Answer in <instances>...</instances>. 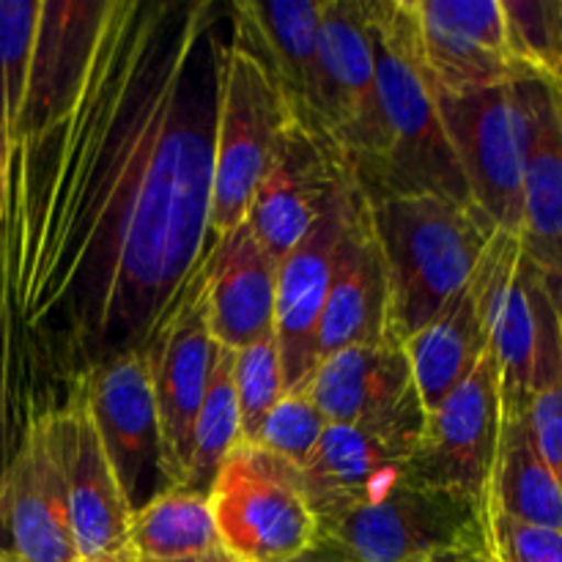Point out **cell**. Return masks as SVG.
<instances>
[{
  "label": "cell",
  "mask_w": 562,
  "mask_h": 562,
  "mask_svg": "<svg viewBox=\"0 0 562 562\" xmlns=\"http://www.w3.org/2000/svg\"><path fill=\"white\" fill-rule=\"evenodd\" d=\"M231 3L42 0L9 137L0 294L27 412L143 351L212 250Z\"/></svg>",
  "instance_id": "6da1fadb"
},
{
  "label": "cell",
  "mask_w": 562,
  "mask_h": 562,
  "mask_svg": "<svg viewBox=\"0 0 562 562\" xmlns=\"http://www.w3.org/2000/svg\"><path fill=\"white\" fill-rule=\"evenodd\" d=\"M382 154L357 190L366 201L398 195H448L470 201L439 97L417 53L409 0H368ZM472 203V201H470Z\"/></svg>",
  "instance_id": "7a4b0ae2"
},
{
  "label": "cell",
  "mask_w": 562,
  "mask_h": 562,
  "mask_svg": "<svg viewBox=\"0 0 562 562\" xmlns=\"http://www.w3.org/2000/svg\"><path fill=\"white\" fill-rule=\"evenodd\" d=\"M366 203L387 278V338L404 346L470 283L497 228L448 195Z\"/></svg>",
  "instance_id": "3957f363"
},
{
  "label": "cell",
  "mask_w": 562,
  "mask_h": 562,
  "mask_svg": "<svg viewBox=\"0 0 562 562\" xmlns=\"http://www.w3.org/2000/svg\"><path fill=\"white\" fill-rule=\"evenodd\" d=\"M472 283L481 300L488 349L497 360L505 417L527 415L538 384L562 362V300L558 278L521 252L516 236L488 241Z\"/></svg>",
  "instance_id": "277c9868"
},
{
  "label": "cell",
  "mask_w": 562,
  "mask_h": 562,
  "mask_svg": "<svg viewBox=\"0 0 562 562\" xmlns=\"http://www.w3.org/2000/svg\"><path fill=\"white\" fill-rule=\"evenodd\" d=\"M316 519V547L351 562H409L486 549V505L412 481Z\"/></svg>",
  "instance_id": "5b68a950"
},
{
  "label": "cell",
  "mask_w": 562,
  "mask_h": 562,
  "mask_svg": "<svg viewBox=\"0 0 562 562\" xmlns=\"http://www.w3.org/2000/svg\"><path fill=\"white\" fill-rule=\"evenodd\" d=\"M291 108L261 55L231 27L214 124L212 239L247 223Z\"/></svg>",
  "instance_id": "8992f818"
},
{
  "label": "cell",
  "mask_w": 562,
  "mask_h": 562,
  "mask_svg": "<svg viewBox=\"0 0 562 562\" xmlns=\"http://www.w3.org/2000/svg\"><path fill=\"white\" fill-rule=\"evenodd\" d=\"M209 508L234 562H291L318 541V519L300 470L258 445L239 442L220 467Z\"/></svg>",
  "instance_id": "52a82bcc"
},
{
  "label": "cell",
  "mask_w": 562,
  "mask_h": 562,
  "mask_svg": "<svg viewBox=\"0 0 562 562\" xmlns=\"http://www.w3.org/2000/svg\"><path fill=\"white\" fill-rule=\"evenodd\" d=\"M313 126L362 179L382 154V124L376 102V53H373L368 0H327L316 42V93Z\"/></svg>",
  "instance_id": "ba28073f"
},
{
  "label": "cell",
  "mask_w": 562,
  "mask_h": 562,
  "mask_svg": "<svg viewBox=\"0 0 562 562\" xmlns=\"http://www.w3.org/2000/svg\"><path fill=\"white\" fill-rule=\"evenodd\" d=\"M206 274L209 256L143 349L157 401L159 453L168 488H179L184 483L192 428L220 351L209 324Z\"/></svg>",
  "instance_id": "9c48e42d"
},
{
  "label": "cell",
  "mask_w": 562,
  "mask_h": 562,
  "mask_svg": "<svg viewBox=\"0 0 562 562\" xmlns=\"http://www.w3.org/2000/svg\"><path fill=\"white\" fill-rule=\"evenodd\" d=\"M445 130L472 206L519 239L527 157V113L519 82L459 99H439Z\"/></svg>",
  "instance_id": "30bf717a"
},
{
  "label": "cell",
  "mask_w": 562,
  "mask_h": 562,
  "mask_svg": "<svg viewBox=\"0 0 562 562\" xmlns=\"http://www.w3.org/2000/svg\"><path fill=\"white\" fill-rule=\"evenodd\" d=\"M499 434L503 390L497 360L488 349L475 371L426 415L406 481L486 505Z\"/></svg>",
  "instance_id": "8fae6325"
},
{
  "label": "cell",
  "mask_w": 562,
  "mask_h": 562,
  "mask_svg": "<svg viewBox=\"0 0 562 562\" xmlns=\"http://www.w3.org/2000/svg\"><path fill=\"white\" fill-rule=\"evenodd\" d=\"M42 420L64 477L77 558L93 560L124 549L132 510L93 423L82 382L75 384L58 406L44 412Z\"/></svg>",
  "instance_id": "7c38bea8"
},
{
  "label": "cell",
  "mask_w": 562,
  "mask_h": 562,
  "mask_svg": "<svg viewBox=\"0 0 562 562\" xmlns=\"http://www.w3.org/2000/svg\"><path fill=\"white\" fill-rule=\"evenodd\" d=\"M417 53L439 99L530 80L508 47L503 0H409Z\"/></svg>",
  "instance_id": "4fadbf2b"
},
{
  "label": "cell",
  "mask_w": 562,
  "mask_h": 562,
  "mask_svg": "<svg viewBox=\"0 0 562 562\" xmlns=\"http://www.w3.org/2000/svg\"><path fill=\"white\" fill-rule=\"evenodd\" d=\"M346 176L349 165L333 140L291 115L247 214V228L280 263L311 234Z\"/></svg>",
  "instance_id": "5bb4252c"
},
{
  "label": "cell",
  "mask_w": 562,
  "mask_h": 562,
  "mask_svg": "<svg viewBox=\"0 0 562 562\" xmlns=\"http://www.w3.org/2000/svg\"><path fill=\"white\" fill-rule=\"evenodd\" d=\"M357 190L351 173L329 198L327 209L311 234L278 263L274 285V340L283 362L285 393L300 390L316 368V333L333 285L340 241L349 228L357 206Z\"/></svg>",
  "instance_id": "9a60e30c"
},
{
  "label": "cell",
  "mask_w": 562,
  "mask_h": 562,
  "mask_svg": "<svg viewBox=\"0 0 562 562\" xmlns=\"http://www.w3.org/2000/svg\"><path fill=\"white\" fill-rule=\"evenodd\" d=\"M88 404L130 510L168 488L159 453V420L143 351H126L93 368L86 379Z\"/></svg>",
  "instance_id": "2e32d148"
},
{
  "label": "cell",
  "mask_w": 562,
  "mask_h": 562,
  "mask_svg": "<svg viewBox=\"0 0 562 562\" xmlns=\"http://www.w3.org/2000/svg\"><path fill=\"white\" fill-rule=\"evenodd\" d=\"M426 415L376 426H327L300 470L316 516L384 497L406 481Z\"/></svg>",
  "instance_id": "e0dca14e"
},
{
  "label": "cell",
  "mask_w": 562,
  "mask_h": 562,
  "mask_svg": "<svg viewBox=\"0 0 562 562\" xmlns=\"http://www.w3.org/2000/svg\"><path fill=\"white\" fill-rule=\"evenodd\" d=\"M69 499L42 415L22 431L0 477V562H75Z\"/></svg>",
  "instance_id": "ac0fdd59"
},
{
  "label": "cell",
  "mask_w": 562,
  "mask_h": 562,
  "mask_svg": "<svg viewBox=\"0 0 562 562\" xmlns=\"http://www.w3.org/2000/svg\"><path fill=\"white\" fill-rule=\"evenodd\" d=\"M300 390L318 406L329 426H376L426 415L404 346L390 338L324 357Z\"/></svg>",
  "instance_id": "d6986e66"
},
{
  "label": "cell",
  "mask_w": 562,
  "mask_h": 562,
  "mask_svg": "<svg viewBox=\"0 0 562 562\" xmlns=\"http://www.w3.org/2000/svg\"><path fill=\"white\" fill-rule=\"evenodd\" d=\"M519 91L527 113L519 245L541 272L562 278V113L541 77L519 80Z\"/></svg>",
  "instance_id": "ffe728a7"
},
{
  "label": "cell",
  "mask_w": 562,
  "mask_h": 562,
  "mask_svg": "<svg viewBox=\"0 0 562 562\" xmlns=\"http://www.w3.org/2000/svg\"><path fill=\"white\" fill-rule=\"evenodd\" d=\"M278 261L245 225L214 239L209 250L206 305L220 349L239 351L274 335Z\"/></svg>",
  "instance_id": "44dd1931"
},
{
  "label": "cell",
  "mask_w": 562,
  "mask_h": 562,
  "mask_svg": "<svg viewBox=\"0 0 562 562\" xmlns=\"http://www.w3.org/2000/svg\"><path fill=\"white\" fill-rule=\"evenodd\" d=\"M382 338H387V278L368 220V203L360 192L318 318L316 362L349 346Z\"/></svg>",
  "instance_id": "7402d4cb"
},
{
  "label": "cell",
  "mask_w": 562,
  "mask_h": 562,
  "mask_svg": "<svg viewBox=\"0 0 562 562\" xmlns=\"http://www.w3.org/2000/svg\"><path fill=\"white\" fill-rule=\"evenodd\" d=\"M324 3L327 0H278V3L236 0L231 3L234 33L261 55L294 119L307 126H313L316 42Z\"/></svg>",
  "instance_id": "603a6c76"
},
{
  "label": "cell",
  "mask_w": 562,
  "mask_h": 562,
  "mask_svg": "<svg viewBox=\"0 0 562 562\" xmlns=\"http://www.w3.org/2000/svg\"><path fill=\"white\" fill-rule=\"evenodd\" d=\"M412 382L423 412L437 409L439 401L459 387L488 351L486 324L475 283H467L431 322L404 344Z\"/></svg>",
  "instance_id": "cb8c5ba5"
},
{
  "label": "cell",
  "mask_w": 562,
  "mask_h": 562,
  "mask_svg": "<svg viewBox=\"0 0 562 562\" xmlns=\"http://www.w3.org/2000/svg\"><path fill=\"white\" fill-rule=\"evenodd\" d=\"M486 510L562 532V488L538 453L527 415L503 420Z\"/></svg>",
  "instance_id": "d4e9b609"
},
{
  "label": "cell",
  "mask_w": 562,
  "mask_h": 562,
  "mask_svg": "<svg viewBox=\"0 0 562 562\" xmlns=\"http://www.w3.org/2000/svg\"><path fill=\"white\" fill-rule=\"evenodd\" d=\"M126 549L137 562H190L217 552L209 497L190 488H165L130 516Z\"/></svg>",
  "instance_id": "484cf974"
},
{
  "label": "cell",
  "mask_w": 562,
  "mask_h": 562,
  "mask_svg": "<svg viewBox=\"0 0 562 562\" xmlns=\"http://www.w3.org/2000/svg\"><path fill=\"white\" fill-rule=\"evenodd\" d=\"M239 442L241 420L234 387V351L220 349L212 376H209L206 395L198 409L195 428H192L190 464H187L184 483L179 488L209 494L220 467Z\"/></svg>",
  "instance_id": "4316f807"
},
{
  "label": "cell",
  "mask_w": 562,
  "mask_h": 562,
  "mask_svg": "<svg viewBox=\"0 0 562 562\" xmlns=\"http://www.w3.org/2000/svg\"><path fill=\"white\" fill-rule=\"evenodd\" d=\"M42 0H0V124L9 137L20 124L36 55Z\"/></svg>",
  "instance_id": "83f0119b"
},
{
  "label": "cell",
  "mask_w": 562,
  "mask_h": 562,
  "mask_svg": "<svg viewBox=\"0 0 562 562\" xmlns=\"http://www.w3.org/2000/svg\"><path fill=\"white\" fill-rule=\"evenodd\" d=\"M508 47L530 77L562 71V0H503Z\"/></svg>",
  "instance_id": "f1b7e54d"
},
{
  "label": "cell",
  "mask_w": 562,
  "mask_h": 562,
  "mask_svg": "<svg viewBox=\"0 0 562 562\" xmlns=\"http://www.w3.org/2000/svg\"><path fill=\"white\" fill-rule=\"evenodd\" d=\"M234 387L236 404H239L241 442H256L263 417L285 395L283 362H280L274 335L234 351Z\"/></svg>",
  "instance_id": "f546056e"
},
{
  "label": "cell",
  "mask_w": 562,
  "mask_h": 562,
  "mask_svg": "<svg viewBox=\"0 0 562 562\" xmlns=\"http://www.w3.org/2000/svg\"><path fill=\"white\" fill-rule=\"evenodd\" d=\"M327 426V417L318 412V406L302 390H291L269 409L261 428H258L256 442L250 445H258L294 470H302Z\"/></svg>",
  "instance_id": "4dcf8cb0"
},
{
  "label": "cell",
  "mask_w": 562,
  "mask_h": 562,
  "mask_svg": "<svg viewBox=\"0 0 562 562\" xmlns=\"http://www.w3.org/2000/svg\"><path fill=\"white\" fill-rule=\"evenodd\" d=\"M488 562H562V532L486 510Z\"/></svg>",
  "instance_id": "1f68e13d"
},
{
  "label": "cell",
  "mask_w": 562,
  "mask_h": 562,
  "mask_svg": "<svg viewBox=\"0 0 562 562\" xmlns=\"http://www.w3.org/2000/svg\"><path fill=\"white\" fill-rule=\"evenodd\" d=\"M558 283L562 300L560 278ZM527 420H530L532 439H536L543 464L549 467L562 488V362L536 387L530 406H527Z\"/></svg>",
  "instance_id": "d6a6232c"
},
{
  "label": "cell",
  "mask_w": 562,
  "mask_h": 562,
  "mask_svg": "<svg viewBox=\"0 0 562 562\" xmlns=\"http://www.w3.org/2000/svg\"><path fill=\"white\" fill-rule=\"evenodd\" d=\"M5 170H9V132L0 124V214L5 206Z\"/></svg>",
  "instance_id": "836d02e7"
},
{
  "label": "cell",
  "mask_w": 562,
  "mask_h": 562,
  "mask_svg": "<svg viewBox=\"0 0 562 562\" xmlns=\"http://www.w3.org/2000/svg\"><path fill=\"white\" fill-rule=\"evenodd\" d=\"M291 562H351V560L340 558V554L329 552V549H324V547H313L311 552H305V554H302V558H296V560H291Z\"/></svg>",
  "instance_id": "e575fe53"
},
{
  "label": "cell",
  "mask_w": 562,
  "mask_h": 562,
  "mask_svg": "<svg viewBox=\"0 0 562 562\" xmlns=\"http://www.w3.org/2000/svg\"><path fill=\"white\" fill-rule=\"evenodd\" d=\"M82 562H137L135 554L130 552V549H119V552L113 554H102V558H93V560H82Z\"/></svg>",
  "instance_id": "d590c367"
},
{
  "label": "cell",
  "mask_w": 562,
  "mask_h": 562,
  "mask_svg": "<svg viewBox=\"0 0 562 562\" xmlns=\"http://www.w3.org/2000/svg\"><path fill=\"white\" fill-rule=\"evenodd\" d=\"M470 552H450V554H431V558H420V560H409V562H464V558Z\"/></svg>",
  "instance_id": "8d00e7d4"
},
{
  "label": "cell",
  "mask_w": 562,
  "mask_h": 562,
  "mask_svg": "<svg viewBox=\"0 0 562 562\" xmlns=\"http://www.w3.org/2000/svg\"><path fill=\"white\" fill-rule=\"evenodd\" d=\"M547 82L552 86L554 97H558V104H560V113H562V71H560V75H554L552 80H547Z\"/></svg>",
  "instance_id": "74e56055"
},
{
  "label": "cell",
  "mask_w": 562,
  "mask_h": 562,
  "mask_svg": "<svg viewBox=\"0 0 562 562\" xmlns=\"http://www.w3.org/2000/svg\"><path fill=\"white\" fill-rule=\"evenodd\" d=\"M201 562H231V558H228V554L223 552V549H217V552L206 554V558H203Z\"/></svg>",
  "instance_id": "f35d334b"
},
{
  "label": "cell",
  "mask_w": 562,
  "mask_h": 562,
  "mask_svg": "<svg viewBox=\"0 0 562 562\" xmlns=\"http://www.w3.org/2000/svg\"><path fill=\"white\" fill-rule=\"evenodd\" d=\"M464 562H488V558H486V549H483V552H470L464 558Z\"/></svg>",
  "instance_id": "ab89813d"
},
{
  "label": "cell",
  "mask_w": 562,
  "mask_h": 562,
  "mask_svg": "<svg viewBox=\"0 0 562 562\" xmlns=\"http://www.w3.org/2000/svg\"><path fill=\"white\" fill-rule=\"evenodd\" d=\"M190 562H201V560H190Z\"/></svg>",
  "instance_id": "60d3db41"
},
{
  "label": "cell",
  "mask_w": 562,
  "mask_h": 562,
  "mask_svg": "<svg viewBox=\"0 0 562 562\" xmlns=\"http://www.w3.org/2000/svg\"><path fill=\"white\" fill-rule=\"evenodd\" d=\"M75 562H82V560H75Z\"/></svg>",
  "instance_id": "b9f144b4"
},
{
  "label": "cell",
  "mask_w": 562,
  "mask_h": 562,
  "mask_svg": "<svg viewBox=\"0 0 562 562\" xmlns=\"http://www.w3.org/2000/svg\"><path fill=\"white\" fill-rule=\"evenodd\" d=\"M231 562H234V560H231Z\"/></svg>",
  "instance_id": "7bdbcfd3"
}]
</instances>
